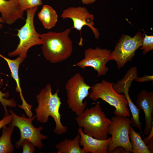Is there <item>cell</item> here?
I'll return each mask as SVG.
<instances>
[{
  "label": "cell",
  "mask_w": 153,
  "mask_h": 153,
  "mask_svg": "<svg viewBox=\"0 0 153 153\" xmlns=\"http://www.w3.org/2000/svg\"><path fill=\"white\" fill-rule=\"evenodd\" d=\"M59 91L58 89L52 94L51 85L47 84L37 96L38 105L35 110L37 119L41 123L47 122L49 116H52L56 124L54 132L57 134L62 135L67 132V127L63 126L61 122L59 109L61 102L58 95Z\"/></svg>",
  "instance_id": "6da1fadb"
},
{
  "label": "cell",
  "mask_w": 153,
  "mask_h": 153,
  "mask_svg": "<svg viewBox=\"0 0 153 153\" xmlns=\"http://www.w3.org/2000/svg\"><path fill=\"white\" fill-rule=\"evenodd\" d=\"M71 29L61 32L52 31L40 34L42 42V50L45 58L56 63L69 58L73 51V42L69 35Z\"/></svg>",
  "instance_id": "7a4b0ae2"
},
{
  "label": "cell",
  "mask_w": 153,
  "mask_h": 153,
  "mask_svg": "<svg viewBox=\"0 0 153 153\" xmlns=\"http://www.w3.org/2000/svg\"><path fill=\"white\" fill-rule=\"evenodd\" d=\"M75 120L85 134L99 140L108 138V130L111 120L106 117L99 102L92 108L85 109Z\"/></svg>",
  "instance_id": "3957f363"
},
{
  "label": "cell",
  "mask_w": 153,
  "mask_h": 153,
  "mask_svg": "<svg viewBox=\"0 0 153 153\" xmlns=\"http://www.w3.org/2000/svg\"><path fill=\"white\" fill-rule=\"evenodd\" d=\"M113 84L105 80L95 84L91 87L89 97L94 101L101 99L114 107L113 113L116 116L129 117L130 112L125 95L117 93L112 87Z\"/></svg>",
  "instance_id": "277c9868"
},
{
  "label": "cell",
  "mask_w": 153,
  "mask_h": 153,
  "mask_svg": "<svg viewBox=\"0 0 153 153\" xmlns=\"http://www.w3.org/2000/svg\"><path fill=\"white\" fill-rule=\"evenodd\" d=\"M38 8L37 7L26 10L25 23L20 29L17 30L19 43L14 51L8 53L9 57L18 56L25 60L30 48L35 45L42 44L40 34L36 31L34 23V16Z\"/></svg>",
  "instance_id": "5b68a950"
},
{
  "label": "cell",
  "mask_w": 153,
  "mask_h": 153,
  "mask_svg": "<svg viewBox=\"0 0 153 153\" xmlns=\"http://www.w3.org/2000/svg\"><path fill=\"white\" fill-rule=\"evenodd\" d=\"M91 88L79 73L75 74L67 81L65 86L67 103L69 108L77 116L82 113L85 109L87 102H84L83 100L89 96Z\"/></svg>",
  "instance_id": "8992f818"
},
{
  "label": "cell",
  "mask_w": 153,
  "mask_h": 153,
  "mask_svg": "<svg viewBox=\"0 0 153 153\" xmlns=\"http://www.w3.org/2000/svg\"><path fill=\"white\" fill-rule=\"evenodd\" d=\"M143 37L144 36L139 31L133 37L127 35H123L116 44L114 50L110 54L109 61L114 60L118 69L123 67L128 61L131 60L136 51L141 46Z\"/></svg>",
  "instance_id": "52a82bcc"
},
{
  "label": "cell",
  "mask_w": 153,
  "mask_h": 153,
  "mask_svg": "<svg viewBox=\"0 0 153 153\" xmlns=\"http://www.w3.org/2000/svg\"><path fill=\"white\" fill-rule=\"evenodd\" d=\"M9 112L12 117L11 123L14 127H17L20 132V138L19 141L16 143V148H20L22 146V142L27 139L31 142L35 146L39 148H42L43 145L42 140L48 139V137L41 133L43 129L42 126L36 128L32 124V122L36 118V115L33 117L27 118L24 114H22L20 116L16 114L12 110Z\"/></svg>",
  "instance_id": "ba28073f"
},
{
  "label": "cell",
  "mask_w": 153,
  "mask_h": 153,
  "mask_svg": "<svg viewBox=\"0 0 153 153\" xmlns=\"http://www.w3.org/2000/svg\"><path fill=\"white\" fill-rule=\"evenodd\" d=\"M111 120V122L108 130V135L112 136L109 143L108 153H112L119 146L123 147L129 153H132V146L129 136L130 119L129 117L116 116Z\"/></svg>",
  "instance_id": "9c48e42d"
},
{
  "label": "cell",
  "mask_w": 153,
  "mask_h": 153,
  "mask_svg": "<svg viewBox=\"0 0 153 153\" xmlns=\"http://www.w3.org/2000/svg\"><path fill=\"white\" fill-rule=\"evenodd\" d=\"M111 52L109 50L100 48L98 46L95 49H87L84 52V58L75 65L83 69L91 67L97 72L98 77L105 75L109 70L106 65Z\"/></svg>",
  "instance_id": "30bf717a"
},
{
  "label": "cell",
  "mask_w": 153,
  "mask_h": 153,
  "mask_svg": "<svg viewBox=\"0 0 153 153\" xmlns=\"http://www.w3.org/2000/svg\"><path fill=\"white\" fill-rule=\"evenodd\" d=\"M61 17L63 19H71L73 22V28L80 31L83 27L88 26L92 31L95 38L98 39L99 33L95 28L94 22V15L89 13L87 9L83 7H70L64 10Z\"/></svg>",
  "instance_id": "8fae6325"
},
{
  "label": "cell",
  "mask_w": 153,
  "mask_h": 153,
  "mask_svg": "<svg viewBox=\"0 0 153 153\" xmlns=\"http://www.w3.org/2000/svg\"><path fill=\"white\" fill-rule=\"evenodd\" d=\"M137 107L144 113L145 126L144 133L148 135L153 126L152 114L153 111V92L142 90L137 95Z\"/></svg>",
  "instance_id": "7c38bea8"
},
{
  "label": "cell",
  "mask_w": 153,
  "mask_h": 153,
  "mask_svg": "<svg viewBox=\"0 0 153 153\" xmlns=\"http://www.w3.org/2000/svg\"><path fill=\"white\" fill-rule=\"evenodd\" d=\"M80 135V146H82L83 153H108V148L111 137L104 140H99L85 134L82 128L78 130Z\"/></svg>",
  "instance_id": "4fadbf2b"
},
{
  "label": "cell",
  "mask_w": 153,
  "mask_h": 153,
  "mask_svg": "<svg viewBox=\"0 0 153 153\" xmlns=\"http://www.w3.org/2000/svg\"><path fill=\"white\" fill-rule=\"evenodd\" d=\"M0 12L5 22L11 25L22 18L24 11L21 9L18 0H0Z\"/></svg>",
  "instance_id": "5bb4252c"
},
{
  "label": "cell",
  "mask_w": 153,
  "mask_h": 153,
  "mask_svg": "<svg viewBox=\"0 0 153 153\" xmlns=\"http://www.w3.org/2000/svg\"><path fill=\"white\" fill-rule=\"evenodd\" d=\"M0 57L4 59L7 63L11 73V76L16 82V90L17 92L20 93V96L22 102V105H19L18 107L24 110L25 111L29 110L31 108V105L27 103L23 96L18 75L20 65L24 61V60L19 56L14 60H11L4 56L0 54Z\"/></svg>",
  "instance_id": "9a60e30c"
},
{
  "label": "cell",
  "mask_w": 153,
  "mask_h": 153,
  "mask_svg": "<svg viewBox=\"0 0 153 153\" xmlns=\"http://www.w3.org/2000/svg\"><path fill=\"white\" fill-rule=\"evenodd\" d=\"M38 17L45 28L51 29L55 26L58 20V15L51 6L44 5L38 14Z\"/></svg>",
  "instance_id": "2e32d148"
},
{
  "label": "cell",
  "mask_w": 153,
  "mask_h": 153,
  "mask_svg": "<svg viewBox=\"0 0 153 153\" xmlns=\"http://www.w3.org/2000/svg\"><path fill=\"white\" fill-rule=\"evenodd\" d=\"M80 135L79 133L72 140L65 139L55 145L58 150L57 153H83L80 146L79 141Z\"/></svg>",
  "instance_id": "e0dca14e"
},
{
  "label": "cell",
  "mask_w": 153,
  "mask_h": 153,
  "mask_svg": "<svg viewBox=\"0 0 153 153\" xmlns=\"http://www.w3.org/2000/svg\"><path fill=\"white\" fill-rule=\"evenodd\" d=\"M8 124V127L5 126L2 128V133L0 137V153H12L14 150L11 137L14 127L11 123Z\"/></svg>",
  "instance_id": "ac0fdd59"
},
{
  "label": "cell",
  "mask_w": 153,
  "mask_h": 153,
  "mask_svg": "<svg viewBox=\"0 0 153 153\" xmlns=\"http://www.w3.org/2000/svg\"><path fill=\"white\" fill-rule=\"evenodd\" d=\"M133 153H150L147 146L142 140L141 134L135 131L131 126L129 131Z\"/></svg>",
  "instance_id": "d6986e66"
},
{
  "label": "cell",
  "mask_w": 153,
  "mask_h": 153,
  "mask_svg": "<svg viewBox=\"0 0 153 153\" xmlns=\"http://www.w3.org/2000/svg\"><path fill=\"white\" fill-rule=\"evenodd\" d=\"M124 94L127 100L129 110L132 114V117L130 119L131 124L133 127L138 128L143 133L142 125L140 120L139 115L140 110L132 101L129 94V91H126Z\"/></svg>",
  "instance_id": "ffe728a7"
},
{
  "label": "cell",
  "mask_w": 153,
  "mask_h": 153,
  "mask_svg": "<svg viewBox=\"0 0 153 153\" xmlns=\"http://www.w3.org/2000/svg\"><path fill=\"white\" fill-rule=\"evenodd\" d=\"M3 84V80L0 79V85ZM9 96L8 92L3 93L0 91V102L3 105L5 111V115H9L8 111L7 109V106L11 107H15L16 106V104L14 99L11 98L7 99Z\"/></svg>",
  "instance_id": "44dd1931"
},
{
  "label": "cell",
  "mask_w": 153,
  "mask_h": 153,
  "mask_svg": "<svg viewBox=\"0 0 153 153\" xmlns=\"http://www.w3.org/2000/svg\"><path fill=\"white\" fill-rule=\"evenodd\" d=\"M18 2L21 9L24 11L42 4V0H18Z\"/></svg>",
  "instance_id": "7402d4cb"
},
{
  "label": "cell",
  "mask_w": 153,
  "mask_h": 153,
  "mask_svg": "<svg viewBox=\"0 0 153 153\" xmlns=\"http://www.w3.org/2000/svg\"><path fill=\"white\" fill-rule=\"evenodd\" d=\"M144 34L140 49L143 50V54L145 55L153 49V36L147 35L144 31Z\"/></svg>",
  "instance_id": "603a6c76"
},
{
  "label": "cell",
  "mask_w": 153,
  "mask_h": 153,
  "mask_svg": "<svg viewBox=\"0 0 153 153\" xmlns=\"http://www.w3.org/2000/svg\"><path fill=\"white\" fill-rule=\"evenodd\" d=\"M21 146L23 148V153H33L35 149V146L31 141L25 139L22 142Z\"/></svg>",
  "instance_id": "cb8c5ba5"
},
{
  "label": "cell",
  "mask_w": 153,
  "mask_h": 153,
  "mask_svg": "<svg viewBox=\"0 0 153 153\" xmlns=\"http://www.w3.org/2000/svg\"><path fill=\"white\" fill-rule=\"evenodd\" d=\"M12 115H5L4 117L0 120V129L10 123L12 120Z\"/></svg>",
  "instance_id": "d4e9b609"
},
{
  "label": "cell",
  "mask_w": 153,
  "mask_h": 153,
  "mask_svg": "<svg viewBox=\"0 0 153 153\" xmlns=\"http://www.w3.org/2000/svg\"><path fill=\"white\" fill-rule=\"evenodd\" d=\"M135 80L138 82H143L147 81H152L153 80V76L146 75L141 77H137Z\"/></svg>",
  "instance_id": "484cf974"
},
{
  "label": "cell",
  "mask_w": 153,
  "mask_h": 153,
  "mask_svg": "<svg viewBox=\"0 0 153 153\" xmlns=\"http://www.w3.org/2000/svg\"><path fill=\"white\" fill-rule=\"evenodd\" d=\"M129 153V152L123 147L119 146L116 147L112 152V153Z\"/></svg>",
  "instance_id": "4316f807"
},
{
  "label": "cell",
  "mask_w": 153,
  "mask_h": 153,
  "mask_svg": "<svg viewBox=\"0 0 153 153\" xmlns=\"http://www.w3.org/2000/svg\"><path fill=\"white\" fill-rule=\"evenodd\" d=\"M152 138H153V126L152 127L149 134L148 135V136L147 137H144L143 141L146 145Z\"/></svg>",
  "instance_id": "83f0119b"
},
{
  "label": "cell",
  "mask_w": 153,
  "mask_h": 153,
  "mask_svg": "<svg viewBox=\"0 0 153 153\" xmlns=\"http://www.w3.org/2000/svg\"><path fill=\"white\" fill-rule=\"evenodd\" d=\"M150 153L153 152V138H152L150 141L146 145Z\"/></svg>",
  "instance_id": "f1b7e54d"
},
{
  "label": "cell",
  "mask_w": 153,
  "mask_h": 153,
  "mask_svg": "<svg viewBox=\"0 0 153 153\" xmlns=\"http://www.w3.org/2000/svg\"><path fill=\"white\" fill-rule=\"evenodd\" d=\"M96 0H81L83 4L86 5L89 4L94 3Z\"/></svg>",
  "instance_id": "f546056e"
},
{
  "label": "cell",
  "mask_w": 153,
  "mask_h": 153,
  "mask_svg": "<svg viewBox=\"0 0 153 153\" xmlns=\"http://www.w3.org/2000/svg\"><path fill=\"white\" fill-rule=\"evenodd\" d=\"M5 22L4 20L2 19L1 17H0V29H2L3 26V25L2 24L3 23Z\"/></svg>",
  "instance_id": "4dcf8cb0"
},
{
  "label": "cell",
  "mask_w": 153,
  "mask_h": 153,
  "mask_svg": "<svg viewBox=\"0 0 153 153\" xmlns=\"http://www.w3.org/2000/svg\"></svg>",
  "instance_id": "1f68e13d"
}]
</instances>
